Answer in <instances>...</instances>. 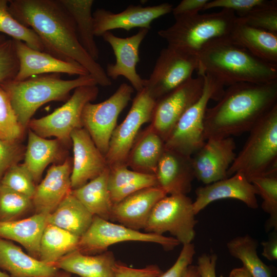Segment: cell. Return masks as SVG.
Wrapping results in <instances>:
<instances>
[{"mask_svg": "<svg viewBox=\"0 0 277 277\" xmlns=\"http://www.w3.org/2000/svg\"><path fill=\"white\" fill-rule=\"evenodd\" d=\"M8 7L17 21L35 32L44 52L79 64L101 86L111 85L105 70L81 45L74 21L59 0H10Z\"/></svg>", "mask_w": 277, "mask_h": 277, "instance_id": "obj_1", "label": "cell"}, {"mask_svg": "<svg viewBox=\"0 0 277 277\" xmlns=\"http://www.w3.org/2000/svg\"><path fill=\"white\" fill-rule=\"evenodd\" d=\"M204 118V137L223 138L249 132L277 105V80L265 83H239L228 86Z\"/></svg>", "mask_w": 277, "mask_h": 277, "instance_id": "obj_2", "label": "cell"}, {"mask_svg": "<svg viewBox=\"0 0 277 277\" xmlns=\"http://www.w3.org/2000/svg\"><path fill=\"white\" fill-rule=\"evenodd\" d=\"M198 75H208L222 86L277 80V65L256 57L225 36L206 44L197 54Z\"/></svg>", "mask_w": 277, "mask_h": 277, "instance_id": "obj_3", "label": "cell"}, {"mask_svg": "<svg viewBox=\"0 0 277 277\" xmlns=\"http://www.w3.org/2000/svg\"><path fill=\"white\" fill-rule=\"evenodd\" d=\"M97 84L90 74L65 80L61 78L60 73H51L35 75L23 81H8L0 86L7 94L19 122L27 129L32 117L44 104L52 101H67L72 90Z\"/></svg>", "mask_w": 277, "mask_h": 277, "instance_id": "obj_4", "label": "cell"}, {"mask_svg": "<svg viewBox=\"0 0 277 277\" xmlns=\"http://www.w3.org/2000/svg\"><path fill=\"white\" fill-rule=\"evenodd\" d=\"M175 22L158 35L170 47L196 55L209 41L229 35L236 21L235 13L222 9L216 12L183 14L174 16Z\"/></svg>", "mask_w": 277, "mask_h": 277, "instance_id": "obj_5", "label": "cell"}, {"mask_svg": "<svg viewBox=\"0 0 277 277\" xmlns=\"http://www.w3.org/2000/svg\"><path fill=\"white\" fill-rule=\"evenodd\" d=\"M243 147L229 167L227 176L243 174L250 181L277 174V105L249 131Z\"/></svg>", "mask_w": 277, "mask_h": 277, "instance_id": "obj_6", "label": "cell"}, {"mask_svg": "<svg viewBox=\"0 0 277 277\" xmlns=\"http://www.w3.org/2000/svg\"><path fill=\"white\" fill-rule=\"evenodd\" d=\"M204 86L200 98L181 116L165 142L166 149L191 156L205 142L204 118L210 100L217 101L224 86L208 75H203Z\"/></svg>", "mask_w": 277, "mask_h": 277, "instance_id": "obj_7", "label": "cell"}, {"mask_svg": "<svg viewBox=\"0 0 277 277\" xmlns=\"http://www.w3.org/2000/svg\"><path fill=\"white\" fill-rule=\"evenodd\" d=\"M98 91L96 85L75 88L65 103L53 112L39 118H32L27 129L44 138L54 136L67 147L70 146L71 133L83 128L82 114L84 107L97 98Z\"/></svg>", "mask_w": 277, "mask_h": 277, "instance_id": "obj_8", "label": "cell"}, {"mask_svg": "<svg viewBox=\"0 0 277 277\" xmlns=\"http://www.w3.org/2000/svg\"><path fill=\"white\" fill-rule=\"evenodd\" d=\"M193 201L184 194L167 195L154 206L146 224L147 233L168 232L183 245L192 243L195 235Z\"/></svg>", "mask_w": 277, "mask_h": 277, "instance_id": "obj_9", "label": "cell"}, {"mask_svg": "<svg viewBox=\"0 0 277 277\" xmlns=\"http://www.w3.org/2000/svg\"><path fill=\"white\" fill-rule=\"evenodd\" d=\"M129 241L156 243L166 250H171L180 244L173 237L142 232L94 216L90 226L80 238L76 250L84 254H94L108 250L113 244Z\"/></svg>", "mask_w": 277, "mask_h": 277, "instance_id": "obj_10", "label": "cell"}, {"mask_svg": "<svg viewBox=\"0 0 277 277\" xmlns=\"http://www.w3.org/2000/svg\"><path fill=\"white\" fill-rule=\"evenodd\" d=\"M134 90L131 85L123 83L108 99L96 104L88 103L84 107L83 127L105 156L118 115L131 100Z\"/></svg>", "mask_w": 277, "mask_h": 277, "instance_id": "obj_11", "label": "cell"}, {"mask_svg": "<svg viewBox=\"0 0 277 277\" xmlns=\"http://www.w3.org/2000/svg\"><path fill=\"white\" fill-rule=\"evenodd\" d=\"M196 55L169 46L163 48L150 77L144 79V87L155 101L192 77L196 71Z\"/></svg>", "mask_w": 277, "mask_h": 277, "instance_id": "obj_12", "label": "cell"}, {"mask_svg": "<svg viewBox=\"0 0 277 277\" xmlns=\"http://www.w3.org/2000/svg\"><path fill=\"white\" fill-rule=\"evenodd\" d=\"M156 101L144 88L137 92L124 120L114 129L105 157L109 167L126 164L128 154L143 125L150 122Z\"/></svg>", "mask_w": 277, "mask_h": 277, "instance_id": "obj_13", "label": "cell"}, {"mask_svg": "<svg viewBox=\"0 0 277 277\" xmlns=\"http://www.w3.org/2000/svg\"><path fill=\"white\" fill-rule=\"evenodd\" d=\"M204 77L198 75L157 100L150 126L165 142L183 113L202 94Z\"/></svg>", "mask_w": 277, "mask_h": 277, "instance_id": "obj_14", "label": "cell"}, {"mask_svg": "<svg viewBox=\"0 0 277 277\" xmlns=\"http://www.w3.org/2000/svg\"><path fill=\"white\" fill-rule=\"evenodd\" d=\"M235 148L232 137L206 140L191 157L195 179L207 185L227 178Z\"/></svg>", "mask_w": 277, "mask_h": 277, "instance_id": "obj_15", "label": "cell"}, {"mask_svg": "<svg viewBox=\"0 0 277 277\" xmlns=\"http://www.w3.org/2000/svg\"><path fill=\"white\" fill-rule=\"evenodd\" d=\"M173 8L172 4L164 3L146 7L131 5L117 13L97 9L92 14L94 36H102L106 32L116 29L127 31L134 28L149 30L154 19L172 12Z\"/></svg>", "mask_w": 277, "mask_h": 277, "instance_id": "obj_16", "label": "cell"}, {"mask_svg": "<svg viewBox=\"0 0 277 277\" xmlns=\"http://www.w3.org/2000/svg\"><path fill=\"white\" fill-rule=\"evenodd\" d=\"M148 32V29H140L136 34L125 38L116 36L111 31L106 32L102 36L111 46L116 58L115 64L107 66L105 72L107 76L113 80L119 76L125 77L137 92L144 87V79L137 73L136 66L140 61V45Z\"/></svg>", "mask_w": 277, "mask_h": 277, "instance_id": "obj_17", "label": "cell"}, {"mask_svg": "<svg viewBox=\"0 0 277 277\" xmlns=\"http://www.w3.org/2000/svg\"><path fill=\"white\" fill-rule=\"evenodd\" d=\"M73 147L71 189L79 188L101 174L108 168L105 155L83 127L71 134Z\"/></svg>", "mask_w": 277, "mask_h": 277, "instance_id": "obj_18", "label": "cell"}, {"mask_svg": "<svg viewBox=\"0 0 277 277\" xmlns=\"http://www.w3.org/2000/svg\"><path fill=\"white\" fill-rule=\"evenodd\" d=\"M14 43L19 62V69L15 81H23L33 75L51 73H63L78 76L90 74L78 63L60 60L46 52L31 48L20 41L14 40Z\"/></svg>", "mask_w": 277, "mask_h": 277, "instance_id": "obj_19", "label": "cell"}, {"mask_svg": "<svg viewBox=\"0 0 277 277\" xmlns=\"http://www.w3.org/2000/svg\"><path fill=\"white\" fill-rule=\"evenodd\" d=\"M195 194L196 198L193 202V209L195 215L211 203L224 199L240 200L250 208L258 207L257 194L254 186L240 172L199 187L196 188Z\"/></svg>", "mask_w": 277, "mask_h": 277, "instance_id": "obj_20", "label": "cell"}, {"mask_svg": "<svg viewBox=\"0 0 277 277\" xmlns=\"http://www.w3.org/2000/svg\"><path fill=\"white\" fill-rule=\"evenodd\" d=\"M191 157L165 148L154 175L158 187L167 195H186L190 192L195 179Z\"/></svg>", "mask_w": 277, "mask_h": 277, "instance_id": "obj_21", "label": "cell"}, {"mask_svg": "<svg viewBox=\"0 0 277 277\" xmlns=\"http://www.w3.org/2000/svg\"><path fill=\"white\" fill-rule=\"evenodd\" d=\"M72 167V159L68 156L62 163L49 168L44 179L36 186L32 198L36 213L50 214L71 191Z\"/></svg>", "mask_w": 277, "mask_h": 277, "instance_id": "obj_22", "label": "cell"}, {"mask_svg": "<svg viewBox=\"0 0 277 277\" xmlns=\"http://www.w3.org/2000/svg\"><path fill=\"white\" fill-rule=\"evenodd\" d=\"M166 195L157 186L136 191L113 205L110 221L135 230L144 229L153 207Z\"/></svg>", "mask_w": 277, "mask_h": 277, "instance_id": "obj_23", "label": "cell"}, {"mask_svg": "<svg viewBox=\"0 0 277 277\" xmlns=\"http://www.w3.org/2000/svg\"><path fill=\"white\" fill-rule=\"evenodd\" d=\"M0 269L10 277H58L60 269L24 252L11 241L0 238Z\"/></svg>", "mask_w": 277, "mask_h": 277, "instance_id": "obj_24", "label": "cell"}, {"mask_svg": "<svg viewBox=\"0 0 277 277\" xmlns=\"http://www.w3.org/2000/svg\"><path fill=\"white\" fill-rule=\"evenodd\" d=\"M24 164L35 183L41 179L47 166L52 163H62L68 157L65 145L57 138L42 137L29 129Z\"/></svg>", "mask_w": 277, "mask_h": 277, "instance_id": "obj_25", "label": "cell"}, {"mask_svg": "<svg viewBox=\"0 0 277 277\" xmlns=\"http://www.w3.org/2000/svg\"><path fill=\"white\" fill-rule=\"evenodd\" d=\"M114 253L107 250L98 254H86L75 250L52 265L80 277H115Z\"/></svg>", "mask_w": 277, "mask_h": 277, "instance_id": "obj_26", "label": "cell"}, {"mask_svg": "<svg viewBox=\"0 0 277 277\" xmlns=\"http://www.w3.org/2000/svg\"><path fill=\"white\" fill-rule=\"evenodd\" d=\"M165 148V141L149 125L139 132L128 154L126 165L133 171L154 174Z\"/></svg>", "mask_w": 277, "mask_h": 277, "instance_id": "obj_27", "label": "cell"}, {"mask_svg": "<svg viewBox=\"0 0 277 277\" xmlns=\"http://www.w3.org/2000/svg\"><path fill=\"white\" fill-rule=\"evenodd\" d=\"M48 214L35 213L29 217L0 221V238L16 242L38 259L39 244Z\"/></svg>", "mask_w": 277, "mask_h": 277, "instance_id": "obj_28", "label": "cell"}, {"mask_svg": "<svg viewBox=\"0 0 277 277\" xmlns=\"http://www.w3.org/2000/svg\"><path fill=\"white\" fill-rule=\"evenodd\" d=\"M229 36L256 57L277 65V33L236 21Z\"/></svg>", "mask_w": 277, "mask_h": 277, "instance_id": "obj_29", "label": "cell"}, {"mask_svg": "<svg viewBox=\"0 0 277 277\" xmlns=\"http://www.w3.org/2000/svg\"><path fill=\"white\" fill-rule=\"evenodd\" d=\"M71 191L54 211L48 215L47 224L81 237L90 226L94 216Z\"/></svg>", "mask_w": 277, "mask_h": 277, "instance_id": "obj_30", "label": "cell"}, {"mask_svg": "<svg viewBox=\"0 0 277 277\" xmlns=\"http://www.w3.org/2000/svg\"><path fill=\"white\" fill-rule=\"evenodd\" d=\"M108 187L113 204L142 189L157 186L154 174L130 170L126 164L108 167Z\"/></svg>", "mask_w": 277, "mask_h": 277, "instance_id": "obj_31", "label": "cell"}, {"mask_svg": "<svg viewBox=\"0 0 277 277\" xmlns=\"http://www.w3.org/2000/svg\"><path fill=\"white\" fill-rule=\"evenodd\" d=\"M108 168L101 174L71 193L93 215L110 221L113 203L108 187Z\"/></svg>", "mask_w": 277, "mask_h": 277, "instance_id": "obj_32", "label": "cell"}, {"mask_svg": "<svg viewBox=\"0 0 277 277\" xmlns=\"http://www.w3.org/2000/svg\"><path fill=\"white\" fill-rule=\"evenodd\" d=\"M73 18L78 40L86 52L95 61L100 52L94 39V22L91 9L93 0H59Z\"/></svg>", "mask_w": 277, "mask_h": 277, "instance_id": "obj_33", "label": "cell"}, {"mask_svg": "<svg viewBox=\"0 0 277 277\" xmlns=\"http://www.w3.org/2000/svg\"><path fill=\"white\" fill-rule=\"evenodd\" d=\"M80 238L56 226L47 224L40 241L38 260L49 264L56 262L76 250Z\"/></svg>", "mask_w": 277, "mask_h": 277, "instance_id": "obj_34", "label": "cell"}, {"mask_svg": "<svg viewBox=\"0 0 277 277\" xmlns=\"http://www.w3.org/2000/svg\"><path fill=\"white\" fill-rule=\"evenodd\" d=\"M230 255L240 260L252 277H272L271 268L257 254L258 243L248 234L234 238L227 243Z\"/></svg>", "mask_w": 277, "mask_h": 277, "instance_id": "obj_35", "label": "cell"}, {"mask_svg": "<svg viewBox=\"0 0 277 277\" xmlns=\"http://www.w3.org/2000/svg\"><path fill=\"white\" fill-rule=\"evenodd\" d=\"M8 3L7 0H0V32L10 36L14 40L24 42L31 48L44 51L43 44L35 32L11 15Z\"/></svg>", "mask_w": 277, "mask_h": 277, "instance_id": "obj_36", "label": "cell"}, {"mask_svg": "<svg viewBox=\"0 0 277 277\" xmlns=\"http://www.w3.org/2000/svg\"><path fill=\"white\" fill-rule=\"evenodd\" d=\"M254 186L256 194L263 200L262 209L269 215L266 224L267 230L277 229V174L260 176L250 182Z\"/></svg>", "mask_w": 277, "mask_h": 277, "instance_id": "obj_37", "label": "cell"}, {"mask_svg": "<svg viewBox=\"0 0 277 277\" xmlns=\"http://www.w3.org/2000/svg\"><path fill=\"white\" fill-rule=\"evenodd\" d=\"M26 130L19 122L7 94L0 86V140L22 142Z\"/></svg>", "mask_w": 277, "mask_h": 277, "instance_id": "obj_38", "label": "cell"}, {"mask_svg": "<svg viewBox=\"0 0 277 277\" xmlns=\"http://www.w3.org/2000/svg\"><path fill=\"white\" fill-rule=\"evenodd\" d=\"M236 21L248 26L277 33V1H268L244 15L236 17Z\"/></svg>", "mask_w": 277, "mask_h": 277, "instance_id": "obj_39", "label": "cell"}, {"mask_svg": "<svg viewBox=\"0 0 277 277\" xmlns=\"http://www.w3.org/2000/svg\"><path fill=\"white\" fill-rule=\"evenodd\" d=\"M32 207L30 198L0 186V221L18 220Z\"/></svg>", "mask_w": 277, "mask_h": 277, "instance_id": "obj_40", "label": "cell"}, {"mask_svg": "<svg viewBox=\"0 0 277 277\" xmlns=\"http://www.w3.org/2000/svg\"><path fill=\"white\" fill-rule=\"evenodd\" d=\"M0 186L32 200L36 185L25 165L18 163L6 171L1 181Z\"/></svg>", "mask_w": 277, "mask_h": 277, "instance_id": "obj_41", "label": "cell"}, {"mask_svg": "<svg viewBox=\"0 0 277 277\" xmlns=\"http://www.w3.org/2000/svg\"><path fill=\"white\" fill-rule=\"evenodd\" d=\"M19 69L14 40L6 39L0 43V85L14 80Z\"/></svg>", "mask_w": 277, "mask_h": 277, "instance_id": "obj_42", "label": "cell"}, {"mask_svg": "<svg viewBox=\"0 0 277 277\" xmlns=\"http://www.w3.org/2000/svg\"><path fill=\"white\" fill-rule=\"evenodd\" d=\"M25 149L22 142L0 140V183L6 171L24 159Z\"/></svg>", "mask_w": 277, "mask_h": 277, "instance_id": "obj_43", "label": "cell"}, {"mask_svg": "<svg viewBox=\"0 0 277 277\" xmlns=\"http://www.w3.org/2000/svg\"><path fill=\"white\" fill-rule=\"evenodd\" d=\"M267 0H213L208 1L203 8L206 10L221 8L233 11L238 17H241L253 8L264 4Z\"/></svg>", "mask_w": 277, "mask_h": 277, "instance_id": "obj_44", "label": "cell"}, {"mask_svg": "<svg viewBox=\"0 0 277 277\" xmlns=\"http://www.w3.org/2000/svg\"><path fill=\"white\" fill-rule=\"evenodd\" d=\"M195 253V247L193 243L183 245L174 264L157 277H183L187 268L192 264Z\"/></svg>", "mask_w": 277, "mask_h": 277, "instance_id": "obj_45", "label": "cell"}, {"mask_svg": "<svg viewBox=\"0 0 277 277\" xmlns=\"http://www.w3.org/2000/svg\"><path fill=\"white\" fill-rule=\"evenodd\" d=\"M115 277H157L163 272L155 264H150L141 268H134L116 261L114 266Z\"/></svg>", "mask_w": 277, "mask_h": 277, "instance_id": "obj_46", "label": "cell"}, {"mask_svg": "<svg viewBox=\"0 0 277 277\" xmlns=\"http://www.w3.org/2000/svg\"><path fill=\"white\" fill-rule=\"evenodd\" d=\"M217 260L214 253H204L197 259L198 268L201 277H216L215 267Z\"/></svg>", "mask_w": 277, "mask_h": 277, "instance_id": "obj_47", "label": "cell"}, {"mask_svg": "<svg viewBox=\"0 0 277 277\" xmlns=\"http://www.w3.org/2000/svg\"><path fill=\"white\" fill-rule=\"evenodd\" d=\"M209 0H183L173 7L172 13L174 16L188 14L198 13L203 10Z\"/></svg>", "mask_w": 277, "mask_h": 277, "instance_id": "obj_48", "label": "cell"}, {"mask_svg": "<svg viewBox=\"0 0 277 277\" xmlns=\"http://www.w3.org/2000/svg\"><path fill=\"white\" fill-rule=\"evenodd\" d=\"M276 230H274L272 234L267 241L262 242V254L269 261L277 259V234Z\"/></svg>", "mask_w": 277, "mask_h": 277, "instance_id": "obj_49", "label": "cell"}, {"mask_svg": "<svg viewBox=\"0 0 277 277\" xmlns=\"http://www.w3.org/2000/svg\"><path fill=\"white\" fill-rule=\"evenodd\" d=\"M229 277H252L249 273L242 266L233 269L230 272Z\"/></svg>", "mask_w": 277, "mask_h": 277, "instance_id": "obj_50", "label": "cell"}, {"mask_svg": "<svg viewBox=\"0 0 277 277\" xmlns=\"http://www.w3.org/2000/svg\"><path fill=\"white\" fill-rule=\"evenodd\" d=\"M183 277H201L197 265L191 264L188 266Z\"/></svg>", "mask_w": 277, "mask_h": 277, "instance_id": "obj_51", "label": "cell"}, {"mask_svg": "<svg viewBox=\"0 0 277 277\" xmlns=\"http://www.w3.org/2000/svg\"><path fill=\"white\" fill-rule=\"evenodd\" d=\"M70 273L67 272H61L58 277H70Z\"/></svg>", "mask_w": 277, "mask_h": 277, "instance_id": "obj_52", "label": "cell"}, {"mask_svg": "<svg viewBox=\"0 0 277 277\" xmlns=\"http://www.w3.org/2000/svg\"><path fill=\"white\" fill-rule=\"evenodd\" d=\"M0 277H10L7 273L0 270Z\"/></svg>", "mask_w": 277, "mask_h": 277, "instance_id": "obj_53", "label": "cell"}, {"mask_svg": "<svg viewBox=\"0 0 277 277\" xmlns=\"http://www.w3.org/2000/svg\"><path fill=\"white\" fill-rule=\"evenodd\" d=\"M6 39V37L3 35H0V43Z\"/></svg>", "mask_w": 277, "mask_h": 277, "instance_id": "obj_54", "label": "cell"}, {"mask_svg": "<svg viewBox=\"0 0 277 277\" xmlns=\"http://www.w3.org/2000/svg\"><path fill=\"white\" fill-rule=\"evenodd\" d=\"M71 277V276H70Z\"/></svg>", "mask_w": 277, "mask_h": 277, "instance_id": "obj_55", "label": "cell"}]
</instances>
